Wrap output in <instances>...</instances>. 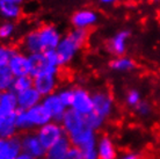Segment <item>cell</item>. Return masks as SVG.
I'll return each instance as SVG.
<instances>
[{"label":"cell","instance_id":"obj_32","mask_svg":"<svg viewBox=\"0 0 160 159\" xmlns=\"http://www.w3.org/2000/svg\"><path fill=\"white\" fill-rule=\"evenodd\" d=\"M117 159H142V158H140V156L138 153H136V152L127 151L121 153Z\"/></svg>","mask_w":160,"mask_h":159},{"label":"cell","instance_id":"obj_22","mask_svg":"<svg viewBox=\"0 0 160 159\" xmlns=\"http://www.w3.org/2000/svg\"><path fill=\"white\" fill-rule=\"evenodd\" d=\"M15 77L13 76L8 66L0 68V92L11 91Z\"/></svg>","mask_w":160,"mask_h":159},{"label":"cell","instance_id":"obj_4","mask_svg":"<svg viewBox=\"0 0 160 159\" xmlns=\"http://www.w3.org/2000/svg\"><path fill=\"white\" fill-rule=\"evenodd\" d=\"M59 70H49L32 78V87L40 93L42 98L56 93L59 84Z\"/></svg>","mask_w":160,"mask_h":159},{"label":"cell","instance_id":"obj_18","mask_svg":"<svg viewBox=\"0 0 160 159\" xmlns=\"http://www.w3.org/2000/svg\"><path fill=\"white\" fill-rule=\"evenodd\" d=\"M71 147H72V144L70 142V139L64 136L47 150L45 159H63L71 150Z\"/></svg>","mask_w":160,"mask_h":159},{"label":"cell","instance_id":"obj_27","mask_svg":"<svg viewBox=\"0 0 160 159\" xmlns=\"http://www.w3.org/2000/svg\"><path fill=\"white\" fill-rule=\"evenodd\" d=\"M16 50L11 45H6V44L0 43V68H5L8 66L9 59L12 58L14 52Z\"/></svg>","mask_w":160,"mask_h":159},{"label":"cell","instance_id":"obj_36","mask_svg":"<svg viewBox=\"0 0 160 159\" xmlns=\"http://www.w3.org/2000/svg\"><path fill=\"white\" fill-rule=\"evenodd\" d=\"M153 4H156V5H159L160 4V0H151Z\"/></svg>","mask_w":160,"mask_h":159},{"label":"cell","instance_id":"obj_2","mask_svg":"<svg viewBox=\"0 0 160 159\" xmlns=\"http://www.w3.org/2000/svg\"><path fill=\"white\" fill-rule=\"evenodd\" d=\"M89 38V30L86 29H72L65 36H62L58 47L56 48L59 65L65 66L74 59L77 54L85 47Z\"/></svg>","mask_w":160,"mask_h":159},{"label":"cell","instance_id":"obj_34","mask_svg":"<svg viewBox=\"0 0 160 159\" xmlns=\"http://www.w3.org/2000/svg\"><path fill=\"white\" fill-rule=\"evenodd\" d=\"M16 159H32V157H29L28 155H26V153H23V152H22V153H21V155L19 156Z\"/></svg>","mask_w":160,"mask_h":159},{"label":"cell","instance_id":"obj_8","mask_svg":"<svg viewBox=\"0 0 160 159\" xmlns=\"http://www.w3.org/2000/svg\"><path fill=\"white\" fill-rule=\"evenodd\" d=\"M131 36V32L129 29H123L117 32L106 42V48L114 57L125 56L128 48V40Z\"/></svg>","mask_w":160,"mask_h":159},{"label":"cell","instance_id":"obj_30","mask_svg":"<svg viewBox=\"0 0 160 159\" xmlns=\"http://www.w3.org/2000/svg\"><path fill=\"white\" fill-rule=\"evenodd\" d=\"M56 93L58 94L59 99L62 100V102L65 105V107L70 109V106H71L73 98V87H63L58 90Z\"/></svg>","mask_w":160,"mask_h":159},{"label":"cell","instance_id":"obj_29","mask_svg":"<svg viewBox=\"0 0 160 159\" xmlns=\"http://www.w3.org/2000/svg\"><path fill=\"white\" fill-rule=\"evenodd\" d=\"M15 24L12 21H6L0 24V40H8L15 33Z\"/></svg>","mask_w":160,"mask_h":159},{"label":"cell","instance_id":"obj_19","mask_svg":"<svg viewBox=\"0 0 160 159\" xmlns=\"http://www.w3.org/2000/svg\"><path fill=\"white\" fill-rule=\"evenodd\" d=\"M22 15L21 5L15 4L12 0H0V16L7 21L19 20Z\"/></svg>","mask_w":160,"mask_h":159},{"label":"cell","instance_id":"obj_23","mask_svg":"<svg viewBox=\"0 0 160 159\" xmlns=\"http://www.w3.org/2000/svg\"><path fill=\"white\" fill-rule=\"evenodd\" d=\"M32 87V76H23L14 78L12 86V91L14 93H21L23 91H27Z\"/></svg>","mask_w":160,"mask_h":159},{"label":"cell","instance_id":"obj_24","mask_svg":"<svg viewBox=\"0 0 160 159\" xmlns=\"http://www.w3.org/2000/svg\"><path fill=\"white\" fill-rule=\"evenodd\" d=\"M15 122H16V128L19 130V134H23V132H27V131H34V130H32V127H30L29 121L27 119L26 110H21V109L16 110Z\"/></svg>","mask_w":160,"mask_h":159},{"label":"cell","instance_id":"obj_16","mask_svg":"<svg viewBox=\"0 0 160 159\" xmlns=\"http://www.w3.org/2000/svg\"><path fill=\"white\" fill-rule=\"evenodd\" d=\"M16 96H18V108L21 110H28L42 102V95L34 87L18 93Z\"/></svg>","mask_w":160,"mask_h":159},{"label":"cell","instance_id":"obj_25","mask_svg":"<svg viewBox=\"0 0 160 159\" xmlns=\"http://www.w3.org/2000/svg\"><path fill=\"white\" fill-rule=\"evenodd\" d=\"M142 100H143L142 93L137 88H130V90L127 91L125 95H124V102H125V105L129 108H132V109L136 107Z\"/></svg>","mask_w":160,"mask_h":159},{"label":"cell","instance_id":"obj_11","mask_svg":"<svg viewBox=\"0 0 160 159\" xmlns=\"http://www.w3.org/2000/svg\"><path fill=\"white\" fill-rule=\"evenodd\" d=\"M26 114H27L29 124L32 127V130L34 131H36L37 129H40L41 127H43L52 121L51 115L49 114V111L45 109V107L42 104L26 110Z\"/></svg>","mask_w":160,"mask_h":159},{"label":"cell","instance_id":"obj_20","mask_svg":"<svg viewBox=\"0 0 160 159\" xmlns=\"http://www.w3.org/2000/svg\"><path fill=\"white\" fill-rule=\"evenodd\" d=\"M18 108V96L16 93L11 91L0 92V110L5 115H11L16 113Z\"/></svg>","mask_w":160,"mask_h":159},{"label":"cell","instance_id":"obj_12","mask_svg":"<svg viewBox=\"0 0 160 159\" xmlns=\"http://www.w3.org/2000/svg\"><path fill=\"white\" fill-rule=\"evenodd\" d=\"M8 69L11 70L15 78L16 77L30 76V65H29L28 55L16 50L14 55L12 56V58L9 59Z\"/></svg>","mask_w":160,"mask_h":159},{"label":"cell","instance_id":"obj_14","mask_svg":"<svg viewBox=\"0 0 160 159\" xmlns=\"http://www.w3.org/2000/svg\"><path fill=\"white\" fill-rule=\"evenodd\" d=\"M22 153L20 136L9 139L0 138V159H16Z\"/></svg>","mask_w":160,"mask_h":159},{"label":"cell","instance_id":"obj_26","mask_svg":"<svg viewBox=\"0 0 160 159\" xmlns=\"http://www.w3.org/2000/svg\"><path fill=\"white\" fill-rule=\"evenodd\" d=\"M133 113L140 119H148L152 115L153 106L151 105V102H148V100L143 99L136 107L133 108Z\"/></svg>","mask_w":160,"mask_h":159},{"label":"cell","instance_id":"obj_9","mask_svg":"<svg viewBox=\"0 0 160 159\" xmlns=\"http://www.w3.org/2000/svg\"><path fill=\"white\" fill-rule=\"evenodd\" d=\"M99 21V14L92 8H82L73 13L71 16V23L76 29L89 30Z\"/></svg>","mask_w":160,"mask_h":159},{"label":"cell","instance_id":"obj_33","mask_svg":"<svg viewBox=\"0 0 160 159\" xmlns=\"http://www.w3.org/2000/svg\"><path fill=\"white\" fill-rule=\"evenodd\" d=\"M99 1L103 5H112L115 4V3H117V1H120V0H99Z\"/></svg>","mask_w":160,"mask_h":159},{"label":"cell","instance_id":"obj_6","mask_svg":"<svg viewBox=\"0 0 160 159\" xmlns=\"http://www.w3.org/2000/svg\"><path fill=\"white\" fill-rule=\"evenodd\" d=\"M70 109L77 111L82 116L89 115L93 111L92 93L80 86L73 87V98Z\"/></svg>","mask_w":160,"mask_h":159},{"label":"cell","instance_id":"obj_17","mask_svg":"<svg viewBox=\"0 0 160 159\" xmlns=\"http://www.w3.org/2000/svg\"><path fill=\"white\" fill-rule=\"evenodd\" d=\"M109 69L114 72L118 73H128L136 70L137 63L133 58L128 56H121V57H114L108 63Z\"/></svg>","mask_w":160,"mask_h":159},{"label":"cell","instance_id":"obj_10","mask_svg":"<svg viewBox=\"0 0 160 159\" xmlns=\"http://www.w3.org/2000/svg\"><path fill=\"white\" fill-rule=\"evenodd\" d=\"M41 104L43 105L45 109L49 111V114L52 117V121H56V122H60L66 110H68V108L62 102V100L59 99L57 93H52L50 95L42 98Z\"/></svg>","mask_w":160,"mask_h":159},{"label":"cell","instance_id":"obj_13","mask_svg":"<svg viewBox=\"0 0 160 159\" xmlns=\"http://www.w3.org/2000/svg\"><path fill=\"white\" fill-rule=\"evenodd\" d=\"M96 151L98 159H117L120 156L116 144L109 135H101L98 138Z\"/></svg>","mask_w":160,"mask_h":159},{"label":"cell","instance_id":"obj_3","mask_svg":"<svg viewBox=\"0 0 160 159\" xmlns=\"http://www.w3.org/2000/svg\"><path fill=\"white\" fill-rule=\"evenodd\" d=\"M93 113L108 121L115 111V100L114 96L107 90H96L92 93Z\"/></svg>","mask_w":160,"mask_h":159},{"label":"cell","instance_id":"obj_31","mask_svg":"<svg viewBox=\"0 0 160 159\" xmlns=\"http://www.w3.org/2000/svg\"><path fill=\"white\" fill-rule=\"evenodd\" d=\"M63 159H82V157H81V153H80V151L77 149V147H71V150L68 152V155L65 156Z\"/></svg>","mask_w":160,"mask_h":159},{"label":"cell","instance_id":"obj_7","mask_svg":"<svg viewBox=\"0 0 160 159\" xmlns=\"http://www.w3.org/2000/svg\"><path fill=\"white\" fill-rule=\"evenodd\" d=\"M36 135L41 141V143L43 144V146L48 150L49 147L52 146L56 142H58L62 137H64L65 131L60 122L51 121L48 124L37 129Z\"/></svg>","mask_w":160,"mask_h":159},{"label":"cell","instance_id":"obj_28","mask_svg":"<svg viewBox=\"0 0 160 159\" xmlns=\"http://www.w3.org/2000/svg\"><path fill=\"white\" fill-rule=\"evenodd\" d=\"M86 117V122H87V126L91 129H93L94 131H99V130H101L102 128L104 127V124H106V122L107 121H104L102 117H100L99 115H96L95 113H91L89 115L85 116Z\"/></svg>","mask_w":160,"mask_h":159},{"label":"cell","instance_id":"obj_5","mask_svg":"<svg viewBox=\"0 0 160 159\" xmlns=\"http://www.w3.org/2000/svg\"><path fill=\"white\" fill-rule=\"evenodd\" d=\"M19 136L23 153L28 155L32 159H45L47 149L41 143L36 135V131H27Z\"/></svg>","mask_w":160,"mask_h":159},{"label":"cell","instance_id":"obj_1","mask_svg":"<svg viewBox=\"0 0 160 159\" xmlns=\"http://www.w3.org/2000/svg\"><path fill=\"white\" fill-rule=\"evenodd\" d=\"M62 35L56 26L43 24L23 36L21 41V48L24 52H27V55L56 50Z\"/></svg>","mask_w":160,"mask_h":159},{"label":"cell","instance_id":"obj_15","mask_svg":"<svg viewBox=\"0 0 160 159\" xmlns=\"http://www.w3.org/2000/svg\"><path fill=\"white\" fill-rule=\"evenodd\" d=\"M29 65H30V76L34 77L38 76L49 70H59L56 66H51L47 60V57L44 52H37V54H32L28 55Z\"/></svg>","mask_w":160,"mask_h":159},{"label":"cell","instance_id":"obj_35","mask_svg":"<svg viewBox=\"0 0 160 159\" xmlns=\"http://www.w3.org/2000/svg\"><path fill=\"white\" fill-rule=\"evenodd\" d=\"M12 1H14V3L18 5H21V4H23V3H26L27 0H12Z\"/></svg>","mask_w":160,"mask_h":159},{"label":"cell","instance_id":"obj_21","mask_svg":"<svg viewBox=\"0 0 160 159\" xmlns=\"http://www.w3.org/2000/svg\"><path fill=\"white\" fill-rule=\"evenodd\" d=\"M19 136V130L16 128L15 113L7 115L0 122V138L9 139Z\"/></svg>","mask_w":160,"mask_h":159}]
</instances>
